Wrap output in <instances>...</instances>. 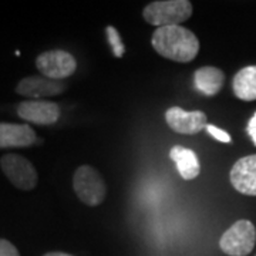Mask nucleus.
Masks as SVG:
<instances>
[{"instance_id":"obj_1","label":"nucleus","mask_w":256,"mask_h":256,"mask_svg":"<svg viewBox=\"0 0 256 256\" xmlns=\"http://www.w3.org/2000/svg\"><path fill=\"white\" fill-rule=\"evenodd\" d=\"M151 43L158 54L176 63H190L200 52L198 37L182 26L158 28Z\"/></svg>"},{"instance_id":"obj_2","label":"nucleus","mask_w":256,"mask_h":256,"mask_svg":"<svg viewBox=\"0 0 256 256\" xmlns=\"http://www.w3.org/2000/svg\"><path fill=\"white\" fill-rule=\"evenodd\" d=\"M142 16L146 23L158 28L181 26L192 16V3L188 0H158L146 4Z\"/></svg>"},{"instance_id":"obj_3","label":"nucleus","mask_w":256,"mask_h":256,"mask_svg":"<svg viewBox=\"0 0 256 256\" xmlns=\"http://www.w3.org/2000/svg\"><path fill=\"white\" fill-rule=\"evenodd\" d=\"M256 244L255 225L248 220H236L220 239V248L229 256H246Z\"/></svg>"},{"instance_id":"obj_4","label":"nucleus","mask_w":256,"mask_h":256,"mask_svg":"<svg viewBox=\"0 0 256 256\" xmlns=\"http://www.w3.org/2000/svg\"><path fill=\"white\" fill-rule=\"evenodd\" d=\"M73 188L78 200L88 206L100 205L107 192L102 176L90 165H82L76 170Z\"/></svg>"},{"instance_id":"obj_5","label":"nucleus","mask_w":256,"mask_h":256,"mask_svg":"<svg viewBox=\"0 0 256 256\" xmlns=\"http://www.w3.org/2000/svg\"><path fill=\"white\" fill-rule=\"evenodd\" d=\"M0 168L13 186L22 191H32L37 186L38 176L34 165L18 154H6L0 158Z\"/></svg>"},{"instance_id":"obj_6","label":"nucleus","mask_w":256,"mask_h":256,"mask_svg":"<svg viewBox=\"0 0 256 256\" xmlns=\"http://www.w3.org/2000/svg\"><path fill=\"white\" fill-rule=\"evenodd\" d=\"M36 67L40 73L52 80H62L70 77L77 68L73 54L64 50H48L36 58Z\"/></svg>"},{"instance_id":"obj_7","label":"nucleus","mask_w":256,"mask_h":256,"mask_svg":"<svg viewBox=\"0 0 256 256\" xmlns=\"http://www.w3.org/2000/svg\"><path fill=\"white\" fill-rule=\"evenodd\" d=\"M206 114L204 111H185L181 107H171L165 112L168 127L180 134H198L206 128Z\"/></svg>"},{"instance_id":"obj_8","label":"nucleus","mask_w":256,"mask_h":256,"mask_svg":"<svg viewBox=\"0 0 256 256\" xmlns=\"http://www.w3.org/2000/svg\"><path fill=\"white\" fill-rule=\"evenodd\" d=\"M67 84L62 80H52L44 76H28L20 80L16 86V92L32 100L43 97H53L66 92Z\"/></svg>"},{"instance_id":"obj_9","label":"nucleus","mask_w":256,"mask_h":256,"mask_svg":"<svg viewBox=\"0 0 256 256\" xmlns=\"http://www.w3.org/2000/svg\"><path fill=\"white\" fill-rule=\"evenodd\" d=\"M18 117L37 126H52L60 118V107L53 101L28 100L18 106Z\"/></svg>"},{"instance_id":"obj_10","label":"nucleus","mask_w":256,"mask_h":256,"mask_svg":"<svg viewBox=\"0 0 256 256\" xmlns=\"http://www.w3.org/2000/svg\"><path fill=\"white\" fill-rule=\"evenodd\" d=\"M229 178L236 191L256 196V154L238 160L230 170Z\"/></svg>"},{"instance_id":"obj_11","label":"nucleus","mask_w":256,"mask_h":256,"mask_svg":"<svg viewBox=\"0 0 256 256\" xmlns=\"http://www.w3.org/2000/svg\"><path fill=\"white\" fill-rule=\"evenodd\" d=\"M36 142V132L28 124L0 122V148H24Z\"/></svg>"},{"instance_id":"obj_12","label":"nucleus","mask_w":256,"mask_h":256,"mask_svg":"<svg viewBox=\"0 0 256 256\" xmlns=\"http://www.w3.org/2000/svg\"><path fill=\"white\" fill-rule=\"evenodd\" d=\"M224 82H225L224 72L216 67H212V66L201 67L194 74L195 88L206 97L216 96L222 90Z\"/></svg>"},{"instance_id":"obj_13","label":"nucleus","mask_w":256,"mask_h":256,"mask_svg":"<svg viewBox=\"0 0 256 256\" xmlns=\"http://www.w3.org/2000/svg\"><path fill=\"white\" fill-rule=\"evenodd\" d=\"M170 156L176 164V170L184 180H195L201 172L198 156L190 148H184L181 146H172L170 151Z\"/></svg>"},{"instance_id":"obj_14","label":"nucleus","mask_w":256,"mask_h":256,"mask_svg":"<svg viewBox=\"0 0 256 256\" xmlns=\"http://www.w3.org/2000/svg\"><path fill=\"white\" fill-rule=\"evenodd\" d=\"M234 92L239 100H256V66H248L234 77Z\"/></svg>"},{"instance_id":"obj_15","label":"nucleus","mask_w":256,"mask_h":256,"mask_svg":"<svg viewBox=\"0 0 256 256\" xmlns=\"http://www.w3.org/2000/svg\"><path fill=\"white\" fill-rule=\"evenodd\" d=\"M106 34H107V38H108V43H110L111 48H112V54L116 57L121 58L124 53H126V46L121 40V36H120L118 30L112 26H108L106 28Z\"/></svg>"},{"instance_id":"obj_16","label":"nucleus","mask_w":256,"mask_h":256,"mask_svg":"<svg viewBox=\"0 0 256 256\" xmlns=\"http://www.w3.org/2000/svg\"><path fill=\"white\" fill-rule=\"evenodd\" d=\"M206 131L210 132L212 137L215 138V140H218L220 142H225V144H229L230 141H232V138L229 136L226 131H224V130H220V128L215 127V126H206Z\"/></svg>"},{"instance_id":"obj_17","label":"nucleus","mask_w":256,"mask_h":256,"mask_svg":"<svg viewBox=\"0 0 256 256\" xmlns=\"http://www.w3.org/2000/svg\"><path fill=\"white\" fill-rule=\"evenodd\" d=\"M0 256H20V252L10 240L0 239Z\"/></svg>"},{"instance_id":"obj_18","label":"nucleus","mask_w":256,"mask_h":256,"mask_svg":"<svg viewBox=\"0 0 256 256\" xmlns=\"http://www.w3.org/2000/svg\"><path fill=\"white\" fill-rule=\"evenodd\" d=\"M246 131H248V134L250 136V138H252L254 144L256 146V112L254 114V117L249 120V122H248Z\"/></svg>"},{"instance_id":"obj_19","label":"nucleus","mask_w":256,"mask_h":256,"mask_svg":"<svg viewBox=\"0 0 256 256\" xmlns=\"http://www.w3.org/2000/svg\"><path fill=\"white\" fill-rule=\"evenodd\" d=\"M43 256H73V255H68V254H64V252H48L46 255Z\"/></svg>"}]
</instances>
